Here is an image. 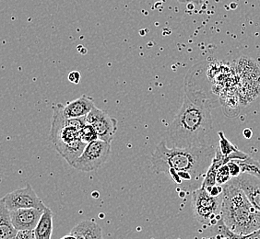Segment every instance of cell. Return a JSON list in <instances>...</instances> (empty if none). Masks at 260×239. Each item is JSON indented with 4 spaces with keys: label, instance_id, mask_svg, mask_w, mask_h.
<instances>
[{
    "label": "cell",
    "instance_id": "1",
    "mask_svg": "<svg viewBox=\"0 0 260 239\" xmlns=\"http://www.w3.org/2000/svg\"><path fill=\"white\" fill-rule=\"evenodd\" d=\"M216 148L212 145L168 147L166 141H161L151 155V167L157 174L168 175L181 189L194 191L202 186Z\"/></svg>",
    "mask_w": 260,
    "mask_h": 239
},
{
    "label": "cell",
    "instance_id": "2",
    "mask_svg": "<svg viewBox=\"0 0 260 239\" xmlns=\"http://www.w3.org/2000/svg\"><path fill=\"white\" fill-rule=\"evenodd\" d=\"M200 99L199 94L185 95L180 110L167 130L171 147H191L210 145L208 137L213 129L211 109L215 108L209 100Z\"/></svg>",
    "mask_w": 260,
    "mask_h": 239
},
{
    "label": "cell",
    "instance_id": "3",
    "mask_svg": "<svg viewBox=\"0 0 260 239\" xmlns=\"http://www.w3.org/2000/svg\"><path fill=\"white\" fill-rule=\"evenodd\" d=\"M222 187L220 215L235 238H245L246 234L259 229L260 211L252 205L237 178H233Z\"/></svg>",
    "mask_w": 260,
    "mask_h": 239
},
{
    "label": "cell",
    "instance_id": "4",
    "mask_svg": "<svg viewBox=\"0 0 260 239\" xmlns=\"http://www.w3.org/2000/svg\"><path fill=\"white\" fill-rule=\"evenodd\" d=\"M64 105L53 107L54 114L51 125L50 139L55 149L72 166L85 149L86 144L80 136V130L67 124Z\"/></svg>",
    "mask_w": 260,
    "mask_h": 239
},
{
    "label": "cell",
    "instance_id": "5",
    "mask_svg": "<svg viewBox=\"0 0 260 239\" xmlns=\"http://www.w3.org/2000/svg\"><path fill=\"white\" fill-rule=\"evenodd\" d=\"M192 210L196 220L204 226H215L221 218V194L214 196L203 187L192 191Z\"/></svg>",
    "mask_w": 260,
    "mask_h": 239
},
{
    "label": "cell",
    "instance_id": "6",
    "mask_svg": "<svg viewBox=\"0 0 260 239\" xmlns=\"http://www.w3.org/2000/svg\"><path fill=\"white\" fill-rule=\"evenodd\" d=\"M111 143L97 139L86 145L85 149L72 167L76 170L90 172L100 169L108 160L111 154Z\"/></svg>",
    "mask_w": 260,
    "mask_h": 239
},
{
    "label": "cell",
    "instance_id": "7",
    "mask_svg": "<svg viewBox=\"0 0 260 239\" xmlns=\"http://www.w3.org/2000/svg\"><path fill=\"white\" fill-rule=\"evenodd\" d=\"M0 201L5 204L6 207L10 211L24 208H47L30 184H27L25 188L16 189L6 194Z\"/></svg>",
    "mask_w": 260,
    "mask_h": 239
},
{
    "label": "cell",
    "instance_id": "8",
    "mask_svg": "<svg viewBox=\"0 0 260 239\" xmlns=\"http://www.w3.org/2000/svg\"><path fill=\"white\" fill-rule=\"evenodd\" d=\"M86 122L93 126L99 139L112 143L117 130V121L115 118H112L104 110L94 107L86 116Z\"/></svg>",
    "mask_w": 260,
    "mask_h": 239
},
{
    "label": "cell",
    "instance_id": "9",
    "mask_svg": "<svg viewBox=\"0 0 260 239\" xmlns=\"http://www.w3.org/2000/svg\"><path fill=\"white\" fill-rule=\"evenodd\" d=\"M45 209L24 208L10 211L12 224L17 230L35 229Z\"/></svg>",
    "mask_w": 260,
    "mask_h": 239
},
{
    "label": "cell",
    "instance_id": "10",
    "mask_svg": "<svg viewBox=\"0 0 260 239\" xmlns=\"http://www.w3.org/2000/svg\"><path fill=\"white\" fill-rule=\"evenodd\" d=\"M237 179L252 205L260 211V179L248 173H242Z\"/></svg>",
    "mask_w": 260,
    "mask_h": 239
},
{
    "label": "cell",
    "instance_id": "11",
    "mask_svg": "<svg viewBox=\"0 0 260 239\" xmlns=\"http://www.w3.org/2000/svg\"><path fill=\"white\" fill-rule=\"evenodd\" d=\"M94 107L95 105L92 98L83 95L64 106L63 111L68 118H80L89 114Z\"/></svg>",
    "mask_w": 260,
    "mask_h": 239
},
{
    "label": "cell",
    "instance_id": "12",
    "mask_svg": "<svg viewBox=\"0 0 260 239\" xmlns=\"http://www.w3.org/2000/svg\"><path fill=\"white\" fill-rule=\"evenodd\" d=\"M97 239L102 238V229L93 221H83L71 230L70 234L63 238Z\"/></svg>",
    "mask_w": 260,
    "mask_h": 239
},
{
    "label": "cell",
    "instance_id": "13",
    "mask_svg": "<svg viewBox=\"0 0 260 239\" xmlns=\"http://www.w3.org/2000/svg\"><path fill=\"white\" fill-rule=\"evenodd\" d=\"M18 232L12 224L10 210L0 201V239L15 238Z\"/></svg>",
    "mask_w": 260,
    "mask_h": 239
},
{
    "label": "cell",
    "instance_id": "14",
    "mask_svg": "<svg viewBox=\"0 0 260 239\" xmlns=\"http://www.w3.org/2000/svg\"><path fill=\"white\" fill-rule=\"evenodd\" d=\"M36 239H50L53 233V213L46 208L35 229Z\"/></svg>",
    "mask_w": 260,
    "mask_h": 239
},
{
    "label": "cell",
    "instance_id": "15",
    "mask_svg": "<svg viewBox=\"0 0 260 239\" xmlns=\"http://www.w3.org/2000/svg\"><path fill=\"white\" fill-rule=\"evenodd\" d=\"M240 165L242 173H248L260 179V162L249 155L245 160H236Z\"/></svg>",
    "mask_w": 260,
    "mask_h": 239
},
{
    "label": "cell",
    "instance_id": "16",
    "mask_svg": "<svg viewBox=\"0 0 260 239\" xmlns=\"http://www.w3.org/2000/svg\"><path fill=\"white\" fill-rule=\"evenodd\" d=\"M80 136L81 140H82V142H84L86 145L90 144V143L95 141V140L99 139L95 129L93 128L92 125H89V124L84 125L80 130Z\"/></svg>",
    "mask_w": 260,
    "mask_h": 239
},
{
    "label": "cell",
    "instance_id": "17",
    "mask_svg": "<svg viewBox=\"0 0 260 239\" xmlns=\"http://www.w3.org/2000/svg\"><path fill=\"white\" fill-rule=\"evenodd\" d=\"M219 136H220L219 148L222 154H225V155H231L235 152L239 151L235 145H233L230 141L226 138L223 132H219Z\"/></svg>",
    "mask_w": 260,
    "mask_h": 239
},
{
    "label": "cell",
    "instance_id": "18",
    "mask_svg": "<svg viewBox=\"0 0 260 239\" xmlns=\"http://www.w3.org/2000/svg\"><path fill=\"white\" fill-rule=\"evenodd\" d=\"M233 179L232 175H231L230 168L228 163L223 166H221L218 172H217V176H216V181L218 185H224L227 183L228 181H230L231 179Z\"/></svg>",
    "mask_w": 260,
    "mask_h": 239
},
{
    "label": "cell",
    "instance_id": "19",
    "mask_svg": "<svg viewBox=\"0 0 260 239\" xmlns=\"http://www.w3.org/2000/svg\"><path fill=\"white\" fill-rule=\"evenodd\" d=\"M15 239H36L35 229L20 230Z\"/></svg>",
    "mask_w": 260,
    "mask_h": 239
},
{
    "label": "cell",
    "instance_id": "20",
    "mask_svg": "<svg viewBox=\"0 0 260 239\" xmlns=\"http://www.w3.org/2000/svg\"><path fill=\"white\" fill-rule=\"evenodd\" d=\"M229 168H230L231 175L233 178H237L238 176L242 174V170H241L240 165L236 160H232L229 163Z\"/></svg>",
    "mask_w": 260,
    "mask_h": 239
},
{
    "label": "cell",
    "instance_id": "21",
    "mask_svg": "<svg viewBox=\"0 0 260 239\" xmlns=\"http://www.w3.org/2000/svg\"><path fill=\"white\" fill-rule=\"evenodd\" d=\"M80 77H81V75L78 71H73L69 75V79H70V82H72L74 84H78L80 82Z\"/></svg>",
    "mask_w": 260,
    "mask_h": 239
},
{
    "label": "cell",
    "instance_id": "22",
    "mask_svg": "<svg viewBox=\"0 0 260 239\" xmlns=\"http://www.w3.org/2000/svg\"><path fill=\"white\" fill-rule=\"evenodd\" d=\"M181 3H185V4H197L199 5L202 1L201 0H178Z\"/></svg>",
    "mask_w": 260,
    "mask_h": 239
},
{
    "label": "cell",
    "instance_id": "23",
    "mask_svg": "<svg viewBox=\"0 0 260 239\" xmlns=\"http://www.w3.org/2000/svg\"><path fill=\"white\" fill-rule=\"evenodd\" d=\"M244 135H245V137H246V138H250L251 135H252L251 130L245 129V131H244Z\"/></svg>",
    "mask_w": 260,
    "mask_h": 239
},
{
    "label": "cell",
    "instance_id": "24",
    "mask_svg": "<svg viewBox=\"0 0 260 239\" xmlns=\"http://www.w3.org/2000/svg\"><path fill=\"white\" fill-rule=\"evenodd\" d=\"M201 1H203V0H201Z\"/></svg>",
    "mask_w": 260,
    "mask_h": 239
}]
</instances>
